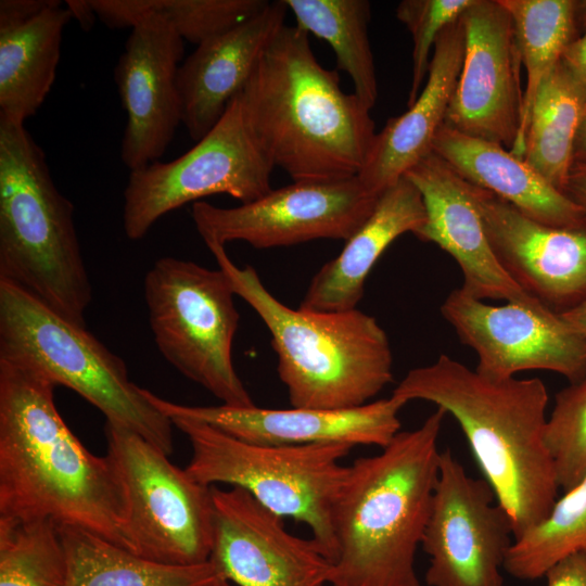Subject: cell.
<instances>
[{
    "instance_id": "cell-1",
    "label": "cell",
    "mask_w": 586,
    "mask_h": 586,
    "mask_svg": "<svg viewBox=\"0 0 586 586\" xmlns=\"http://www.w3.org/2000/svg\"><path fill=\"white\" fill-rule=\"evenodd\" d=\"M54 388L0 360V517L51 520L133 552L119 472L71 431Z\"/></svg>"
},
{
    "instance_id": "cell-2",
    "label": "cell",
    "mask_w": 586,
    "mask_h": 586,
    "mask_svg": "<svg viewBox=\"0 0 586 586\" xmlns=\"http://www.w3.org/2000/svg\"><path fill=\"white\" fill-rule=\"evenodd\" d=\"M238 95L273 168L296 182L358 176L377 135L370 110L318 62L304 29L282 26Z\"/></svg>"
},
{
    "instance_id": "cell-3",
    "label": "cell",
    "mask_w": 586,
    "mask_h": 586,
    "mask_svg": "<svg viewBox=\"0 0 586 586\" xmlns=\"http://www.w3.org/2000/svg\"><path fill=\"white\" fill-rule=\"evenodd\" d=\"M392 394L433 403L457 420L510 517L513 539L548 515L560 487L544 442L548 393L542 380L489 378L442 354L409 370Z\"/></svg>"
},
{
    "instance_id": "cell-4",
    "label": "cell",
    "mask_w": 586,
    "mask_h": 586,
    "mask_svg": "<svg viewBox=\"0 0 586 586\" xmlns=\"http://www.w3.org/2000/svg\"><path fill=\"white\" fill-rule=\"evenodd\" d=\"M446 415L436 408L378 455L347 466L332 514L336 556L329 584L423 586L415 557L438 477L437 440Z\"/></svg>"
},
{
    "instance_id": "cell-5",
    "label": "cell",
    "mask_w": 586,
    "mask_h": 586,
    "mask_svg": "<svg viewBox=\"0 0 586 586\" xmlns=\"http://www.w3.org/2000/svg\"><path fill=\"white\" fill-rule=\"evenodd\" d=\"M233 292L258 315L271 335L278 374L292 407L348 409L370 403L393 380L387 334L357 308L311 311L275 297L251 266L239 267L225 245L207 244Z\"/></svg>"
},
{
    "instance_id": "cell-6",
    "label": "cell",
    "mask_w": 586,
    "mask_h": 586,
    "mask_svg": "<svg viewBox=\"0 0 586 586\" xmlns=\"http://www.w3.org/2000/svg\"><path fill=\"white\" fill-rule=\"evenodd\" d=\"M0 280L86 326L92 286L74 205L54 184L42 149L24 124L1 119Z\"/></svg>"
},
{
    "instance_id": "cell-7",
    "label": "cell",
    "mask_w": 586,
    "mask_h": 586,
    "mask_svg": "<svg viewBox=\"0 0 586 586\" xmlns=\"http://www.w3.org/2000/svg\"><path fill=\"white\" fill-rule=\"evenodd\" d=\"M0 360L65 386L106 421L173 453V423L130 380L125 361L86 326L63 318L24 289L0 280Z\"/></svg>"
},
{
    "instance_id": "cell-8",
    "label": "cell",
    "mask_w": 586,
    "mask_h": 586,
    "mask_svg": "<svg viewBox=\"0 0 586 586\" xmlns=\"http://www.w3.org/2000/svg\"><path fill=\"white\" fill-rule=\"evenodd\" d=\"M169 420L190 442L192 455L184 469L195 481L242 488L281 518L305 523L334 561L332 514L347 474L342 459L352 446L254 444L193 419Z\"/></svg>"
},
{
    "instance_id": "cell-9",
    "label": "cell",
    "mask_w": 586,
    "mask_h": 586,
    "mask_svg": "<svg viewBox=\"0 0 586 586\" xmlns=\"http://www.w3.org/2000/svg\"><path fill=\"white\" fill-rule=\"evenodd\" d=\"M143 294L162 356L222 405L254 406L233 365L240 314L226 273L165 256L145 273Z\"/></svg>"
},
{
    "instance_id": "cell-10",
    "label": "cell",
    "mask_w": 586,
    "mask_h": 586,
    "mask_svg": "<svg viewBox=\"0 0 586 586\" xmlns=\"http://www.w3.org/2000/svg\"><path fill=\"white\" fill-rule=\"evenodd\" d=\"M106 455L123 480L132 551L152 561L192 565L209 560L212 487L135 432L105 422Z\"/></svg>"
},
{
    "instance_id": "cell-11",
    "label": "cell",
    "mask_w": 586,
    "mask_h": 586,
    "mask_svg": "<svg viewBox=\"0 0 586 586\" xmlns=\"http://www.w3.org/2000/svg\"><path fill=\"white\" fill-rule=\"evenodd\" d=\"M272 169L249 130L237 94L218 123L186 153L130 171L124 190V232L140 240L164 215L214 194L253 202L272 189Z\"/></svg>"
},
{
    "instance_id": "cell-12",
    "label": "cell",
    "mask_w": 586,
    "mask_h": 586,
    "mask_svg": "<svg viewBox=\"0 0 586 586\" xmlns=\"http://www.w3.org/2000/svg\"><path fill=\"white\" fill-rule=\"evenodd\" d=\"M379 196L358 176L293 181L235 207L198 201L191 216L206 245L243 241L256 249H270L319 239L347 241L370 216Z\"/></svg>"
},
{
    "instance_id": "cell-13",
    "label": "cell",
    "mask_w": 586,
    "mask_h": 586,
    "mask_svg": "<svg viewBox=\"0 0 586 586\" xmlns=\"http://www.w3.org/2000/svg\"><path fill=\"white\" fill-rule=\"evenodd\" d=\"M489 484L467 474L449 449L440 470L422 549L429 586H504L500 570L513 542L510 517Z\"/></svg>"
},
{
    "instance_id": "cell-14",
    "label": "cell",
    "mask_w": 586,
    "mask_h": 586,
    "mask_svg": "<svg viewBox=\"0 0 586 586\" xmlns=\"http://www.w3.org/2000/svg\"><path fill=\"white\" fill-rule=\"evenodd\" d=\"M441 314L476 353L475 370L483 375L507 379L547 370L570 383L586 378V335L539 302L489 305L459 288L445 298Z\"/></svg>"
},
{
    "instance_id": "cell-15",
    "label": "cell",
    "mask_w": 586,
    "mask_h": 586,
    "mask_svg": "<svg viewBox=\"0 0 586 586\" xmlns=\"http://www.w3.org/2000/svg\"><path fill=\"white\" fill-rule=\"evenodd\" d=\"M461 21L463 62L444 124L511 151L523 102L512 20L499 0H474Z\"/></svg>"
},
{
    "instance_id": "cell-16",
    "label": "cell",
    "mask_w": 586,
    "mask_h": 586,
    "mask_svg": "<svg viewBox=\"0 0 586 586\" xmlns=\"http://www.w3.org/2000/svg\"><path fill=\"white\" fill-rule=\"evenodd\" d=\"M209 560L238 586H323L332 561L311 537L301 538L239 487L212 486Z\"/></svg>"
},
{
    "instance_id": "cell-17",
    "label": "cell",
    "mask_w": 586,
    "mask_h": 586,
    "mask_svg": "<svg viewBox=\"0 0 586 586\" xmlns=\"http://www.w3.org/2000/svg\"><path fill=\"white\" fill-rule=\"evenodd\" d=\"M183 41L166 21L149 16L131 28L115 65L126 113L120 157L130 171L160 161L182 124L177 74Z\"/></svg>"
},
{
    "instance_id": "cell-18",
    "label": "cell",
    "mask_w": 586,
    "mask_h": 586,
    "mask_svg": "<svg viewBox=\"0 0 586 586\" xmlns=\"http://www.w3.org/2000/svg\"><path fill=\"white\" fill-rule=\"evenodd\" d=\"M471 188L496 258L526 294L559 314L586 300V224L549 226Z\"/></svg>"
},
{
    "instance_id": "cell-19",
    "label": "cell",
    "mask_w": 586,
    "mask_h": 586,
    "mask_svg": "<svg viewBox=\"0 0 586 586\" xmlns=\"http://www.w3.org/2000/svg\"><path fill=\"white\" fill-rule=\"evenodd\" d=\"M146 395L168 419H193L262 445L346 444L384 448L400 431L399 411L407 404L392 394L348 409H271L255 405L190 406L167 400L149 390Z\"/></svg>"
},
{
    "instance_id": "cell-20",
    "label": "cell",
    "mask_w": 586,
    "mask_h": 586,
    "mask_svg": "<svg viewBox=\"0 0 586 586\" xmlns=\"http://www.w3.org/2000/svg\"><path fill=\"white\" fill-rule=\"evenodd\" d=\"M404 176L418 188L425 208V221L415 235L436 244L456 260L466 293L482 301L538 302L496 258L469 182L433 152Z\"/></svg>"
},
{
    "instance_id": "cell-21",
    "label": "cell",
    "mask_w": 586,
    "mask_h": 586,
    "mask_svg": "<svg viewBox=\"0 0 586 586\" xmlns=\"http://www.w3.org/2000/svg\"><path fill=\"white\" fill-rule=\"evenodd\" d=\"M288 11L283 0L269 1L256 16L196 46L180 64L181 122L192 140H201L221 118L266 47L285 25Z\"/></svg>"
},
{
    "instance_id": "cell-22",
    "label": "cell",
    "mask_w": 586,
    "mask_h": 586,
    "mask_svg": "<svg viewBox=\"0 0 586 586\" xmlns=\"http://www.w3.org/2000/svg\"><path fill=\"white\" fill-rule=\"evenodd\" d=\"M464 46L460 16L437 38L425 84L415 102L402 115L390 118L375 135L358 174L371 192L380 195L432 152L460 75Z\"/></svg>"
},
{
    "instance_id": "cell-23",
    "label": "cell",
    "mask_w": 586,
    "mask_h": 586,
    "mask_svg": "<svg viewBox=\"0 0 586 586\" xmlns=\"http://www.w3.org/2000/svg\"><path fill=\"white\" fill-rule=\"evenodd\" d=\"M424 221L421 193L403 176L380 194L370 216L345 241L340 254L315 273L300 308L311 311L357 308L366 279L383 252L402 234H415Z\"/></svg>"
},
{
    "instance_id": "cell-24",
    "label": "cell",
    "mask_w": 586,
    "mask_h": 586,
    "mask_svg": "<svg viewBox=\"0 0 586 586\" xmlns=\"http://www.w3.org/2000/svg\"><path fill=\"white\" fill-rule=\"evenodd\" d=\"M432 152L467 182L489 191L539 222L555 227L586 224L582 207L498 143L443 124L433 140Z\"/></svg>"
},
{
    "instance_id": "cell-25",
    "label": "cell",
    "mask_w": 586,
    "mask_h": 586,
    "mask_svg": "<svg viewBox=\"0 0 586 586\" xmlns=\"http://www.w3.org/2000/svg\"><path fill=\"white\" fill-rule=\"evenodd\" d=\"M72 20L56 2L31 20L0 28V119L24 124L46 101L56 77L62 35Z\"/></svg>"
},
{
    "instance_id": "cell-26",
    "label": "cell",
    "mask_w": 586,
    "mask_h": 586,
    "mask_svg": "<svg viewBox=\"0 0 586 586\" xmlns=\"http://www.w3.org/2000/svg\"><path fill=\"white\" fill-rule=\"evenodd\" d=\"M67 558L64 586H230L211 562L149 560L90 532L59 526Z\"/></svg>"
},
{
    "instance_id": "cell-27",
    "label": "cell",
    "mask_w": 586,
    "mask_h": 586,
    "mask_svg": "<svg viewBox=\"0 0 586 586\" xmlns=\"http://www.w3.org/2000/svg\"><path fill=\"white\" fill-rule=\"evenodd\" d=\"M508 11L525 69L519 133L510 151L523 158L531 110L544 79L560 62L568 46L579 36L577 1L499 0Z\"/></svg>"
},
{
    "instance_id": "cell-28",
    "label": "cell",
    "mask_w": 586,
    "mask_h": 586,
    "mask_svg": "<svg viewBox=\"0 0 586 586\" xmlns=\"http://www.w3.org/2000/svg\"><path fill=\"white\" fill-rule=\"evenodd\" d=\"M585 104L559 62L539 86L530 114L523 160L563 193Z\"/></svg>"
},
{
    "instance_id": "cell-29",
    "label": "cell",
    "mask_w": 586,
    "mask_h": 586,
    "mask_svg": "<svg viewBox=\"0 0 586 586\" xmlns=\"http://www.w3.org/2000/svg\"><path fill=\"white\" fill-rule=\"evenodd\" d=\"M296 26L329 43L336 66L351 78L353 93L371 111L378 80L368 36L371 4L367 0H283Z\"/></svg>"
},
{
    "instance_id": "cell-30",
    "label": "cell",
    "mask_w": 586,
    "mask_h": 586,
    "mask_svg": "<svg viewBox=\"0 0 586 586\" xmlns=\"http://www.w3.org/2000/svg\"><path fill=\"white\" fill-rule=\"evenodd\" d=\"M110 28H132L149 16L166 21L183 39L201 44L262 12L267 0H90Z\"/></svg>"
},
{
    "instance_id": "cell-31",
    "label": "cell",
    "mask_w": 586,
    "mask_h": 586,
    "mask_svg": "<svg viewBox=\"0 0 586 586\" xmlns=\"http://www.w3.org/2000/svg\"><path fill=\"white\" fill-rule=\"evenodd\" d=\"M586 550V479L564 492L551 511L507 551L504 569L523 581L544 577L565 557Z\"/></svg>"
},
{
    "instance_id": "cell-32",
    "label": "cell",
    "mask_w": 586,
    "mask_h": 586,
    "mask_svg": "<svg viewBox=\"0 0 586 586\" xmlns=\"http://www.w3.org/2000/svg\"><path fill=\"white\" fill-rule=\"evenodd\" d=\"M66 575L56 523L0 517V586H64Z\"/></svg>"
},
{
    "instance_id": "cell-33",
    "label": "cell",
    "mask_w": 586,
    "mask_h": 586,
    "mask_svg": "<svg viewBox=\"0 0 586 586\" xmlns=\"http://www.w3.org/2000/svg\"><path fill=\"white\" fill-rule=\"evenodd\" d=\"M544 442L564 492L586 479V378L556 395Z\"/></svg>"
},
{
    "instance_id": "cell-34",
    "label": "cell",
    "mask_w": 586,
    "mask_h": 586,
    "mask_svg": "<svg viewBox=\"0 0 586 586\" xmlns=\"http://www.w3.org/2000/svg\"><path fill=\"white\" fill-rule=\"evenodd\" d=\"M474 0H404L396 17L412 37V77L407 100L411 105L425 84L431 52L440 35L460 18Z\"/></svg>"
},
{
    "instance_id": "cell-35",
    "label": "cell",
    "mask_w": 586,
    "mask_h": 586,
    "mask_svg": "<svg viewBox=\"0 0 586 586\" xmlns=\"http://www.w3.org/2000/svg\"><path fill=\"white\" fill-rule=\"evenodd\" d=\"M545 577L547 586H586V551L565 557L549 569Z\"/></svg>"
},
{
    "instance_id": "cell-36",
    "label": "cell",
    "mask_w": 586,
    "mask_h": 586,
    "mask_svg": "<svg viewBox=\"0 0 586 586\" xmlns=\"http://www.w3.org/2000/svg\"><path fill=\"white\" fill-rule=\"evenodd\" d=\"M55 2L56 0H1L0 28L23 24Z\"/></svg>"
},
{
    "instance_id": "cell-37",
    "label": "cell",
    "mask_w": 586,
    "mask_h": 586,
    "mask_svg": "<svg viewBox=\"0 0 586 586\" xmlns=\"http://www.w3.org/2000/svg\"><path fill=\"white\" fill-rule=\"evenodd\" d=\"M560 63L586 101V31L568 46Z\"/></svg>"
},
{
    "instance_id": "cell-38",
    "label": "cell",
    "mask_w": 586,
    "mask_h": 586,
    "mask_svg": "<svg viewBox=\"0 0 586 586\" xmlns=\"http://www.w3.org/2000/svg\"><path fill=\"white\" fill-rule=\"evenodd\" d=\"M564 194L582 207L586 215V162L573 164Z\"/></svg>"
},
{
    "instance_id": "cell-39",
    "label": "cell",
    "mask_w": 586,
    "mask_h": 586,
    "mask_svg": "<svg viewBox=\"0 0 586 586\" xmlns=\"http://www.w3.org/2000/svg\"><path fill=\"white\" fill-rule=\"evenodd\" d=\"M72 18H74L84 30H89L95 21L97 14L90 0H66Z\"/></svg>"
},
{
    "instance_id": "cell-40",
    "label": "cell",
    "mask_w": 586,
    "mask_h": 586,
    "mask_svg": "<svg viewBox=\"0 0 586 586\" xmlns=\"http://www.w3.org/2000/svg\"><path fill=\"white\" fill-rule=\"evenodd\" d=\"M560 315L574 330L586 335V300Z\"/></svg>"
},
{
    "instance_id": "cell-41",
    "label": "cell",
    "mask_w": 586,
    "mask_h": 586,
    "mask_svg": "<svg viewBox=\"0 0 586 586\" xmlns=\"http://www.w3.org/2000/svg\"><path fill=\"white\" fill-rule=\"evenodd\" d=\"M573 161L574 163L586 162V104L584 106L575 139Z\"/></svg>"
},
{
    "instance_id": "cell-42",
    "label": "cell",
    "mask_w": 586,
    "mask_h": 586,
    "mask_svg": "<svg viewBox=\"0 0 586 586\" xmlns=\"http://www.w3.org/2000/svg\"><path fill=\"white\" fill-rule=\"evenodd\" d=\"M586 551V550H585Z\"/></svg>"
}]
</instances>
